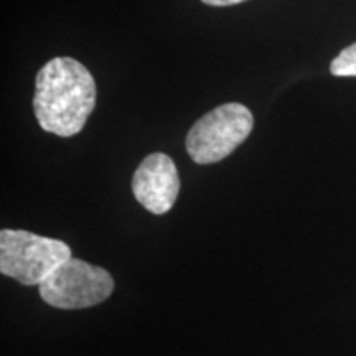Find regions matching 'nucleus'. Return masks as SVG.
<instances>
[{"instance_id": "39448f33", "label": "nucleus", "mask_w": 356, "mask_h": 356, "mask_svg": "<svg viewBox=\"0 0 356 356\" xmlns=\"http://www.w3.org/2000/svg\"><path fill=\"white\" fill-rule=\"evenodd\" d=\"M132 191L147 211L154 215L170 211L180 193L175 162L165 154H150L134 173Z\"/></svg>"}, {"instance_id": "20e7f679", "label": "nucleus", "mask_w": 356, "mask_h": 356, "mask_svg": "<svg viewBox=\"0 0 356 356\" xmlns=\"http://www.w3.org/2000/svg\"><path fill=\"white\" fill-rule=\"evenodd\" d=\"M40 296L56 309H88L104 302L114 291V280L102 267L70 257L40 284Z\"/></svg>"}, {"instance_id": "0eeeda50", "label": "nucleus", "mask_w": 356, "mask_h": 356, "mask_svg": "<svg viewBox=\"0 0 356 356\" xmlns=\"http://www.w3.org/2000/svg\"><path fill=\"white\" fill-rule=\"evenodd\" d=\"M202 2L211 7H228V6H236V3L246 2V0H202Z\"/></svg>"}, {"instance_id": "f257e3e1", "label": "nucleus", "mask_w": 356, "mask_h": 356, "mask_svg": "<svg viewBox=\"0 0 356 356\" xmlns=\"http://www.w3.org/2000/svg\"><path fill=\"white\" fill-rule=\"evenodd\" d=\"M96 106V83L86 66L58 56L38 71L33 109L40 127L60 137L76 136Z\"/></svg>"}, {"instance_id": "f03ea898", "label": "nucleus", "mask_w": 356, "mask_h": 356, "mask_svg": "<svg viewBox=\"0 0 356 356\" xmlns=\"http://www.w3.org/2000/svg\"><path fill=\"white\" fill-rule=\"evenodd\" d=\"M70 257L71 248L60 239L24 229L0 231V273L24 286H40Z\"/></svg>"}, {"instance_id": "7ed1b4c3", "label": "nucleus", "mask_w": 356, "mask_h": 356, "mask_svg": "<svg viewBox=\"0 0 356 356\" xmlns=\"http://www.w3.org/2000/svg\"><path fill=\"white\" fill-rule=\"evenodd\" d=\"M254 127L251 109L226 102L200 118L186 136V152L195 163L221 162L248 139Z\"/></svg>"}, {"instance_id": "423d86ee", "label": "nucleus", "mask_w": 356, "mask_h": 356, "mask_svg": "<svg viewBox=\"0 0 356 356\" xmlns=\"http://www.w3.org/2000/svg\"><path fill=\"white\" fill-rule=\"evenodd\" d=\"M330 73L338 78H356V43L346 47L332 61Z\"/></svg>"}]
</instances>
